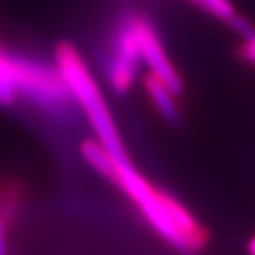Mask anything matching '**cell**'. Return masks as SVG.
<instances>
[{
  "mask_svg": "<svg viewBox=\"0 0 255 255\" xmlns=\"http://www.w3.org/2000/svg\"><path fill=\"white\" fill-rule=\"evenodd\" d=\"M137 28H138V41H140V55L142 61L150 68L151 76L160 79L161 83L166 84L175 94L181 91V81L180 76L168 61V58L163 51V46L156 36L155 30L145 18L137 17Z\"/></svg>",
  "mask_w": 255,
  "mask_h": 255,
  "instance_id": "4",
  "label": "cell"
},
{
  "mask_svg": "<svg viewBox=\"0 0 255 255\" xmlns=\"http://www.w3.org/2000/svg\"><path fill=\"white\" fill-rule=\"evenodd\" d=\"M242 51H244V58L255 64V33L246 38V45H244Z\"/></svg>",
  "mask_w": 255,
  "mask_h": 255,
  "instance_id": "9",
  "label": "cell"
},
{
  "mask_svg": "<svg viewBox=\"0 0 255 255\" xmlns=\"http://www.w3.org/2000/svg\"><path fill=\"white\" fill-rule=\"evenodd\" d=\"M15 94L23 96L43 111L55 117H68L71 114L73 97L58 68L36 59L8 55Z\"/></svg>",
  "mask_w": 255,
  "mask_h": 255,
  "instance_id": "2",
  "label": "cell"
},
{
  "mask_svg": "<svg viewBox=\"0 0 255 255\" xmlns=\"http://www.w3.org/2000/svg\"><path fill=\"white\" fill-rule=\"evenodd\" d=\"M145 84H146V89H148V94L151 97V101L155 102L156 109L161 112V116H163L165 119H168V121H171V122L178 121V116H180V114H178L175 92L151 74L146 78Z\"/></svg>",
  "mask_w": 255,
  "mask_h": 255,
  "instance_id": "5",
  "label": "cell"
},
{
  "mask_svg": "<svg viewBox=\"0 0 255 255\" xmlns=\"http://www.w3.org/2000/svg\"><path fill=\"white\" fill-rule=\"evenodd\" d=\"M142 61L137 17H128L117 28L112 41V55L106 63V76L116 92H126L133 84Z\"/></svg>",
  "mask_w": 255,
  "mask_h": 255,
  "instance_id": "3",
  "label": "cell"
},
{
  "mask_svg": "<svg viewBox=\"0 0 255 255\" xmlns=\"http://www.w3.org/2000/svg\"><path fill=\"white\" fill-rule=\"evenodd\" d=\"M249 251H251L252 255H255V237L251 241V244H249Z\"/></svg>",
  "mask_w": 255,
  "mask_h": 255,
  "instance_id": "11",
  "label": "cell"
},
{
  "mask_svg": "<svg viewBox=\"0 0 255 255\" xmlns=\"http://www.w3.org/2000/svg\"><path fill=\"white\" fill-rule=\"evenodd\" d=\"M81 151H83L84 160L96 171L111 178V180L116 178V165H114L112 156L107 153V150L97 140H86L83 146H81Z\"/></svg>",
  "mask_w": 255,
  "mask_h": 255,
  "instance_id": "6",
  "label": "cell"
},
{
  "mask_svg": "<svg viewBox=\"0 0 255 255\" xmlns=\"http://www.w3.org/2000/svg\"><path fill=\"white\" fill-rule=\"evenodd\" d=\"M0 255H7V239H5V227L0 218Z\"/></svg>",
  "mask_w": 255,
  "mask_h": 255,
  "instance_id": "10",
  "label": "cell"
},
{
  "mask_svg": "<svg viewBox=\"0 0 255 255\" xmlns=\"http://www.w3.org/2000/svg\"><path fill=\"white\" fill-rule=\"evenodd\" d=\"M56 68L66 83L73 101L89 119L97 142L112 156L116 173L119 170H124V168L132 166L122 146L121 137H119L116 124H114L111 112L107 109L104 97H102L94 78L74 48L69 45H63L59 48L56 55Z\"/></svg>",
  "mask_w": 255,
  "mask_h": 255,
  "instance_id": "1",
  "label": "cell"
},
{
  "mask_svg": "<svg viewBox=\"0 0 255 255\" xmlns=\"http://www.w3.org/2000/svg\"><path fill=\"white\" fill-rule=\"evenodd\" d=\"M198 5H201L204 10H208L209 13H213L214 17L222 18V20H229L232 21L236 18L234 8L229 0H194Z\"/></svg>",
  "mask_w": 255,
  "mask_h": 255,
  "instance_id": "8",
  "label": "cell"
},
{
  "mask_svg": "<svg viewBox=\"0 0 255 255\" xmlns=\"http://www.w3.org/2000/svg\"><path fill=\"white\" fill-rule=\"evenodd\" d=\"M17 97L12 84V69L8 55L0 51V104H12Z\"/></svg>",
  "mask_w": 255,
  "mask_h": 255,
  "instance_id": "7",
  "label": "cell"
}]
</instances>
